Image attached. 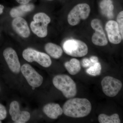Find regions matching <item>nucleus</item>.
Listing matches in <instances>:
<instances>
[{"label":"nucleus","mask_w":123,"mask_h":123,"mask_svg":"<svg viewBox=\"0 0 123 123\" xmlns=\"http://www.w3.org/2000/svg\"><path fill=\"white\" fill-rule=\"evenodd\" d=\"M63 113L66 116L80 118L87 116L92 110V105L88 99L85 98H70L63 106Z\"/></svg>","instance_id":"obj_1"},{"label":"nucleus","mask_w":123,"mask_h":123,"mask_svg":"<svg viewBox=\"0 0 123 123\" xmlns=\"http://www.w3.org/2000/svg\"><path fill=\"white\" fill-rule=\"evenodd\" d=\"M52 82L55 87L60 91L66 98H72L76 95V85L68 75L65 74L56 75L53 78Z\"/></svg>","instance_id":"obj_2"},{"label":"nucleus","mask_w":123,"mask_h":123,"mask_svg":"<svg viewBox=\"0 0 123 123\" xmlns=\"http://www.w3.org/2000/svg\"><path fill=\"white\" fill-rule=\"evenodd\" d=\"M50 22V18L46 13H38L33 17V21L30 24L31 29L39 37H45L47 35L48 26Z\"/></svg>","instance_id":"obj_3"},{"label":"nucleus","mask_w":123,"mask_h":123,"mask_svg":"<svg viewBox=\"0 0 123 123\" xmlns=\"http://www.w3.org/2000/svg\"><path fill=\"white\" fill-rule=\"evenodd\" d=\"M63 49L66 54L75 57L85 56L88 51L87 45L84 42L77 39L66 40L63 44Z\"/></svg>","instance_id":"obj_4"},{"label":"nucleus","mask_w":123,"mask_h":123,"mask_svg":"<svg viewBox=\"0 0 123 123\" xmlns=\"http://www.w3.org/2000/svg\"><path fill=\"white\" fill-rule=\"evenodd\" d=\"M90 11V7L86 3L76 5L72 9L68 15L69 24L73 26L77 25L81 20H85L88 18Z\"/></svg>","instance_id":"obj_5"},{"label":"nucleus","mask_w":123,"mask_h":123,"mask_svg":"<svg viewBox=\"0 0 123 123\" xmlns=\"http://www.w3.org/2000/svg\"><path fill=\"white\" fill-rule=\"evenodd\" d=\"M23 58L29 62H36L44 68H48L52 64L51 60L49 55L32 48H28L22 53Z\"/></svg>","instance_id":"obj_6"},{"label":"nucleus","mask_w":123,"mask_h":123,"mask_svg":"<svg viewBox=\"0 0 123 123\" xmlns=\"http://www.w3.org/2000/svg\"><path fill=\"white\" fill-rule=\"evenodd\" d=\"M103 91L108 97H114L118 94L122 87V82L119 79L107 76L101 81Z\"/></svg>","instance_id":"obj_7"},{"label":"nucleus","mask_w":123,"mask_h":123,"mask_svg":"<svg viewBox=\"0 0 123 123\" xmlns=\"http://www.w3.org/2000/svg\"><path fill=\"white\" fill-rule=\"evenodd\" d=\"M21 70L28 84L33 88H37L43 84V76L30 65L24 64L21 67Z\"/></svg>","instance_id":"obj_8"},{"label":"nucleus","mask_w":123,"mask_h":123,"mask_svg":"<svg viewBox=\"0 0 123 123\" xmlns=\"http://www.w3.org/2000/svg\"><path fill=\"white\" fill-rule=\"evenodd\" d=\"M91 24L92 29L95 31L92 37V43L96 46H106L108 44V40L101 21L98 19H93Z\"/></svg>","instance_id":"obj_9"},{"label":"nucleus","mask_w":123,"mask_h":123,"mask_svg":"<svg viewBox=\"0 0 123 123\" xmlns=\"http://www.w3.org/2000/svg\"><path fill=\"white\" fill-rule=\"evenodd\" d=\"M9 112L12 119L15 123H26L30 118V114L29 112L20 111V105L17 101H13L10 103Z\"/></svg>","instance_id":"obj_10"},{"label":"nucleus","mask_w":123,"mask_h":123,"mask_svg":"<svg viewBox=\"0 0 123 123\" xmlns=\"http://www.w3.org/2000/svg\"><path fill=\"white\" fill-rule=\"evenodd\" d=\"M3 54L10 70L14 73H19L21 65L16 51L11 48H8L4 50Z\"/></svg>","instance_id":"obj_11"},{"label":"nucleus","mask_w":123,"mask_h":123,"mask_svg":"<svg viewBox=\"0 0 123 123\" xmlns=\"http://www.w3.org/2000/svg\"><path fill=\"white\" fill-rule=\"evenodd\" d=\"M105 29L110 43L114 44L121 43L122 38L116 21L110 20L106 24Z\"/></svg>","instance_id":"obj_12"},{"label":"nucleus","mask_w":123,"mask_h":123,"mask_svg":"<svg viewBox=\"0 0 123 123\" xmlns=\"http://www.w3.org/2000/svg\"><path fill=\"white\" fill-rule=\"evenodd\" d=\"M12 26L14 31L22 37H29L30 30L27 22L22 17L14 18L12 23Z\"/></svg>","instance_id":"obj_13"},{"label":"nucleus","mask_w":123,"mask_h":123,"mask_svg":"<svg viewBox=\"0 0 123 123\" xmlns=\"http://www.w3.org/2000/svg\"><path fill=\"white\" fill-rule=\"evenodd\" d=\"M45 115L50 118L56 119L63 113V110L59 104L57 103H49L46 104L43 108Z\"/></svg>","instance_id":"obj_14"},{"label":"nucleus","mask_w":123,"mask_h":123,"mask_svg":"<svg viewBox=\"0 0 123 123\" xmlns=\"http://www.w3.org/2000/svg\"><path fill=\"white\" fill-rule=\"evenodd\" d=\"M35 8L34 4H28L22 5L18 7H14L10 10V15L12 17H22L25 15L27 13L33 11Z\"/></svg>","instance_id":"obj_15"},{"label":"nucleus","mask_w":123,"mask_h":123,"mask_svg":"<svg viewBox=\"0 0 123 123\" xmlns=\"http://www.w3.org/2000/svg\"><path fill=\"white\" fill-rule=\"evenodd\" d=\"M44 49L47 53L54 59H59L63 54L61 47L52 43H47L44 46Z\"/></svg>","instance_id":"obj_16"},{"label":"nucleus","mask_w":123,"mask_h":123,"mask_svg":"<svg viewBox=\"0 0 123 123\" xmlns=\"http://www.w3.org/2000/svg\"><path fill=\"white\" fill-rule=\"evenodd\" d=\"M65 67L70 75H76L81 69L80 63L78 60L75 58L71 59L64 63Z\"/></svg>","instance_id":"obj_17"},{"label":"nucleus","mask_w":123,"mask_h":123,"mask_svg":"<svg viewBox=\"0 0 123 123\" xmlns=\"http://www.w3.org/2000/svg\"><path fill=\"white\" fill-rule=\"evenodd\" d=\"M98 120L100 123H121L119 115L114 114L109 116L105 114H100L98 116Z\"/></svg>","instance_id":"obj_18"},{"label":"nucleus","mask_w":123,"mask_h":123,"mask_svg":"<svg viewBox=\"0 0 123 123\" xmlns=\"http://www.w3.org/2000/svg\"><path fill=\"white\" fill-rule=\"evenodd\" d=\"M102 66L99 62L95 63L86 70V72L88 75L96 76L101 74Z\"/></svg>","instance_id":"obj_19"},{"label":"nucleus","mask_w":123,"mask_h":123,"mask_svg":"<svg viewBox=\"0 0 123 123\" xmlns=\"http://www.w3.org/2000/svg\"><path fill=\"white\" fill-rule=\"evenodd\" d=\"M117 23L122 40L123 39V11L120 12L117 17Z\"/></svg>","instance_id":"obj_20"},{"label":"nucleus","mask_w":123,"mask_h":123,"mask_svg":"<svg viewBox=\"0 0 123 123\" xmlns=\"http://www.w3.org/2000/svg\"><path fill=\"white\" fill-rule=\"evenodd\" d=\"M7 116V111L4 106L0 103V120H4Z\"/></svg>","instance_id":"obj_21"},{"label":"nucleus","mask_w":123,"mask_h":123,"mask_svg":"<svg viewBox=\"0 0 123 123\" xmlns=\"http://www.w3.org/2000/svg\"><path fill=\"white\" fill-rule=\"evenodd\" d=\"M93 64L92 63L90 60L88 58H84L82 62V65L84 68H89Z\"/></svg>","instance_id":"obj_22"},{"label":"nucleus","mask_w":123,"mask_h":123,"mask_svg":"<svg viewBox=\"0 0 123 123\" xmlns=\"http://www.w3.org/2000/svg\"><path fill=\"white\" fill-rule=\"evenodd\" d=\"M90 60L93 64H94L98 62V58L97 56H93L91 57Z\"/></svg>","instance_id":"obj_23"},{"label":"nucleus","mask_w":123,"mask_h":123,"mask_svg":"<svg viewBox=\"0 0 123 123\" xmlns=\"http://www.w3.org/2000/svg\"><path fill=\"white\" fill-rule=\"evenodd\" d=\"M16 1L21 4L24 5L28 4L30 2L31 0H15Z\"/></svg>","instance_id":"obj_24"},{"label":"nucleus","mask_w":123,"mask_h":123,"mask_svg":"<svg viewBox=\"0 0 123 123\" xmlns=\"http://www.w3.org/2000/svg\"><path fill=\"white\" fill-rule=\"evenodd\" d=\"M4 8V7L2 5L0 4V15L3 13Z\"/></svg>","instance_id":"obj_25"},{"label":"nucleus","mask_w":123,"mask_h":123,"mask_svg":"<svg viewBox=\"0 0 123 123\" xmlns=\"http://www.w3.org/2000/svg\"><path fill=\"white\" fill-rule=\"evenodd\" d=\"M109 8H110V10L111 11H112L114 8V6L112 4L110 6Z\"/></svg>","instance_id":"obj_26"},{"label":"nucleus","mask_w":123,"mask_h":123,"mask_svg":"<svg viewBox=\"0 0 123 123\" xmlns=\"http://www.w3.org/2000/svg\"><path fill=\"white\" fill-rule=\"evenodd\" d=\"M46 0L48 1H53V0Z\"/></svg>","instance_id":"obj_27"},{"label":"nucleus","mask_w":123,"mask_h":123,"mask_svg":"<svg viewBox=\"0 0 123 123\" xmlns=\"http://www.w3.org/2000/svg\"><path fill=\"white\" fill-rule=\"evenodd\" d=\"M2 123V122H1V120H0V123Z\"/></svg>","instance_id":"obj_28"},{"label":"nucleus","mask_w":123,"mask_h":123,"mask_svg":"<svg viewBox=\"0 0 123 123\" xmlns=\"http://www.w3.org/2000/svg\"></svg>","instance_id":"obj_29"},{"label":"nucleus","mask_w":123,"mask_h":123,"mask_svg":"<svg viewBox=\"0 0 123 123\" xmlns=\"http://www.w3.org/2000/svg\"></svg>","instance_id":"obj_30"}]
</instances>
